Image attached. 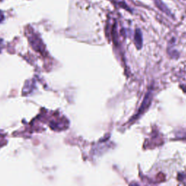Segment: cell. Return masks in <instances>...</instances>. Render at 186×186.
Wrapping results in <instances>:
<instances>
[{"instance_id":"obj_3","label":"cell","mask_w":186,"mask_h":186,"mask_svg":"<svg viewBox=\"0 0 186 186\" xmlns=\"http://www.w3.org/2000/svg\"><path fill=\"white\" fill-rule=\"evenodd\" d=\"M135 43L138 49H140L143 45V34L140 29L137 28L135 33Z\"/></svg>"},{"instance_id":"obj_1","label":"cell","mask_w":186,"mask_h":186,"mask_svg":"<svg viewBox=\"0 0 186 186\" xmlns=\"http://www.w3.org/2000/svg\"><path fill=\"white\" fill-rule=\"evenodd\" d=\"M152 96H153L152 90H149L145 96V98H144L143 103H142L140 107L139 108L138 112L137 113V114L135 116V117H133V119H138L140 116H141L142 114H144V113L146 111V110L150 107V104H151V102H152Z\"/></svg>"},{"instance_id":"obj_2","label":"cell","mask_w":186,"mask_h":186,"mask_svg":"<svg viewBox=\"0 0 186 186\" xmlns=\"http://www.w3.org/2000/svg\"><path fill=\"white\" fill-rule=\"evenodd\" d=\"M153 2H154L155 6H156L159 10L164 13L165 15H167V16L172 17V18L173 19L174 18L172 12L170 11L169 7L166 5V4L162 1V0H153Z\"/></svg>"}]
</instances>
